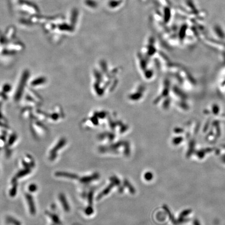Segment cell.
Here are the masks:
<instances>
[{"label": "cell", "mask_w": 225, "mask_h": 225, "mask_svg": "<svg viewBox=\"0 0 225 225\" xmlns=\"http://www.w3.org/2000/svg\"><path fill=\"white\" fill-rule=\"evenodd\" d=\"M194 225H200V223H199V222H198V220H194Z\"/></svg>", "instance_id": "obj_15"}, {"label": "cell", "mask_w": 225, "mask_h": 225, "mask_svg": "<svg viewBox=\"0 0 225 225\" xmlns=\"http://www.w3.org/2000/svg\"><path fill=\"white\" fill-rule=\"evenodd\" d=\"M7 220L8 222L13 223V224H14V225H20V222H18L17 220H16V219H15L14 218H11V217H8Z\"/></svg>", "instance_id": "obj_10"}, {"label": "cell", "mask_w": 225, "mask_h": 225, "mask_svg": "<svg viewBox=\"0 0 225 225\" xmlns=\"http://www.w3.org/2000/svg\"><path fill=\"white\" fill-rule=\"evenodd\" d=\"M30 171L28 169H25L24 171H21L20 172L18 173L17 175H16V177L20 178L23 177L24 176H26V175L28 174L29 173H30Z\"/></svg>", "instance_id": "obj_7"}, {"label": "cell", "mask_w": 225, "mask_h": 225, "mask_svg": "<svg viewBox=\"0 0 225 225\" xmlns=\"http://www.w3.org/2000/svg\"><path fill=\"white\" fill-rule=\"evenodd\" d=\"M98 177V175L95 174L91 176H89V177H85L83 178V179H81V182L83 183H90V181H92L93 180H95Z\"/></svg>", "instance_id": "obj_6"}, {"label": "cell", "mask_w": 225, "mask_h": 225, "mask_svg": "<svg viewBox=\"0 0 225 225\" xmlns=\"http://www.w3.org/2000/svg\"><path fill=\"white\" fill-rule=\"evenodd\" d=\"M55 176L57 177H63L69 178L72 179H76L77 178L78 176L76 175L70 174L68 172H57L55 173Z\"/></svg>", "instance_id": "obj_5"}, {"label": "cell", "mask_w": 225, "mask_h": 225, "mask_svg": "<svg viewBox=\"0 0 225 225\" xmlns=\"http://www.w3.org/2000/svg\"><path fill=\"white\" fill-rule=\"evenodd\" d=\"M64 142L65 141L64 140L61 141L60 142L56 145L55 147L52 149V151L50 152V160H55L56 157V152L58 151V149H60L62 146H63Z\"/></svg>", "instance_id": "obj_3"}, {"label": "cell", "mask_w": 225, "mask_h": 225, "mask_svg": "<svg viewBox=\"0 0 225 225\" xmlns=\"http://www.w3.org/2000/svg\"><path fill=\"white\" fill-rule=\"evenodd\" d=\"M144 177H145V179L147 180H151L152 178L153 177V176H152V174L151 172H148V173H146L145 174Z\"/></svg>", "instance_id": "obj_13"}, {"label": "cell", "mask_w": 225, "mask_h": 225, "mask_svg": "<svg viewBox=\"0 0 225 225\" xmlns=\"http://www.w3.org/2000/svg\"><path fill=\"white\" fill-rule=\"evenodd\" d=\"M15 138H16V137H15V136H14V135L12 136L11 138H10V139H9V144H10V145L12 144L14 142V141H15V140L16 139Z\"/></svg>", "instance_id": "obj_14"}, {"label": "cell", "mask_w": 225, "mask_h": 225, "mask_svg": "<svg viewBox=\"0 0 225 225\" xmlns=\"http://www.w3.org/2000/svg\"><path fill=\"white\" fill-rule=\"evenodd\" d=\"M38 80H35V81H33V82L32 83V85L33 86H39V85H41V83H40L41 82H44L45 83V81H46V79H44V78H38V79H37Z\"/></svg>", "instance_id": "obj_8"}, {"label": "cell", "mask_w": 225, "mask_h": 225, "mask_svg": "<svg viewBox=\"0 0 225 225\" xmlns=\"http://www.w3.org/2000/svg\"><path fill=\"white\" fill-rule=\"evenodd\" d=\"M28 76H29V73L28 71L26 70V72L23 74V77L20 80V85L18 86L17 90L16 91V94H15V100L16 101H19L21 95L23 94V91H24V87L26 86L27 81V78H28Z\"/></svg>", "instance_id": "obj_1"}, {"label": "cell", "mask_w": 225, "mask_h": 225, "mask_svg": "<svg viewBox=\"0 0 225 225\" xmlns=\"http://www.w3.org/2000/svg\"><path fill=\"white\" fill-rule=\"evenodd\" d=\"M37 190V186L35 184H32L29 186V190L31 192H34Z\"/></svg>", "instance_id": "obj_11"}, {"label": "cell", "mask_w": 225, "mask_h": 225, "mask_svg": "<svg viewBox=\"0 0 225 225\" xmlns=\"http://www.w3.org/2000/svg\"><path fill=\"white\" fill-rule=\"evenodd\" d=\"M16 190H17V186L15 185L10 191V195H11V197H14V195L16 194Z\"/></svg>", "instance_id": "obj_12"}, {"label": "cell", "mask_w": 225, "mask_h": 225, "mask_svg": "<svg viewBox=\"0 0 225 225\" xmlns=\"http://www.w3.org/2000/svg\"><path fill=\"white\" fill-rule=\"evenodd\" d=\"M59 198H60V201L62 203V206H63L64 209H65V211H67V212L69 211L70 207L66 199L65 195H64L63 194H61L59 196Z\"/></svg>", "instance_id": "obj_4"}, {"label": "cell", "mask_w": 225, "mask_h": 225, "mask_svg": "<svg viewBox=\"0 0 225 225\" xmlns=\"http://www.w3.org/2000/svg\"><path fill=\"white\" fill-rule=\"evenodd\" d=\"M49 215L50 216V217H51V219H52L53 222H54L55 223H56V224H60V220L57 216L54 214H50V213L49 214Z\"/></svg>", "instance_id": "obj_9"}, {"label": "cell", "mask_w": 225, "mask_h": 225, "mask_svg": "<svg viewBox=\"0 0 225 225\" xmlns=\"http://www.w3.org/2000/svg\"><path fill=\"white\" fill-rule=\"evenodd\" d=\"M26 198L27 201L28 206H29V208L30 213L32 215L35 214V212H36V209H35V203H34L32 197L29 194H26Z\"/></svg>", "instance_id": "obj_2"}]
</instances>
